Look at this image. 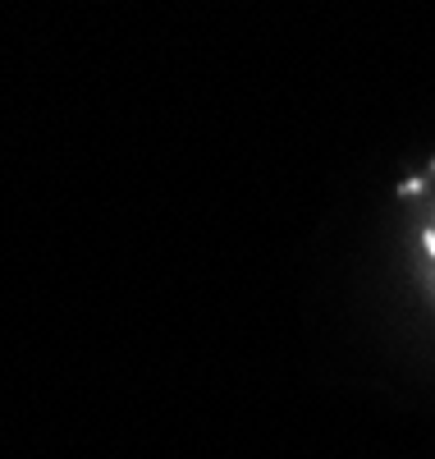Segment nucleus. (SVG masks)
<instances>
[{
    "mask_svg": "<svg viewBox=\"0 0 435 459\" xmlns=\"http://www.w3.org/2000/svg\"><path fill=\"white\" fill-rule=\"evenodd\" d=\"M426 253H431V262H435V230H431V235H426Z\"/></svg>",
    "mask_w": 435,
    "mask_h": 459,
    "instance_id": "1",
    "label": "nucleus"
}]
</instances>
